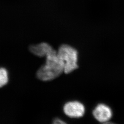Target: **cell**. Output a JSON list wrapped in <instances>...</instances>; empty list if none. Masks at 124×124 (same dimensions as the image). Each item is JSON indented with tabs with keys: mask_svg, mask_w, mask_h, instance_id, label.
Wrapping results in <instances>:
<instances>
[{
	"mask_svg": "<svg viewBox=\"0 0 124 124\" xmlns=\"http://www.w3.org/2000/svg\"><path fill=\"white\" fill-rule=\"evenodd\" d=\"M46 57V62L37 71L36 76L39 80L47 81L55 79L64 72V63L54 49Z\"/></svg>",
	"mask_w": 124,
	"mask_h": 124,
	"instance_id": "6da1fadb",
	"label": "cell"
},
{
	"mask_svg": "<svg viewBox=\"0 0 124 124\" xmlns=\"http://www.w3.org/2000/svg\"><path fill=\"white\" fill-rule=\"evenodd\" d=\"M58 56L64 63V72L69 74L78 68V52L69 45H62L58 48Z\"/></svg>",
	"mask_w": 124,
	"mask_h": 124,
	"instance_id": "7a4b0ae2",
	"label": "cell"
},
{
	"mask_svg": "<svg viewBox=\"0 0 124 124\" xmlns=\"http://www.w3.org/2000/svg\"><path fill=\"white\" fill-rule=\"evenodd\" d=\"M64 114L69 117L78 118L82 117L85 113L84 105L78 101H71L66 103L63 106Z\"/></svg>",
	"mask_w": 124,
	"mask_h": 124,
	"instance_id": "3957f363",
	"label": "cell"
},
{
	"mask_svg": "<svg viewBox=\"0 0 124 124\" xmlns=\"http://www.w3.org/2000/svg\"><path fill=\"white\" fill-rule=\"evenodd\" d=\"M94 118L100 122L106 123L112 117V111L109 107L100 103L95 107L93 112Z\"/></svg>",
	"mask_w": 124,
	"mask_h": 124,
	"instance_id": "277c9868",
	"label": "cell"
},
{
	"mask_svg": "<svg viewBox=\"0 0 124 124\" xmlns=\"http://www.w3.org/2000/svg\"><path fill=\"white\" fill-rule=\"evenodd\" d=\"M53 48L48 43L43 42L39 44L31 45L29 50L31 53L39 57H46Z\"/></svg>",
	"mask_w": 124,
	"mask_h": 124,
	"instance_id": "5b68a950",
	"label": "cell"
},
{
	"mask_svg": "<svg viewBox=\"0 0 124 124\" xmlns=\"http://www.w3.org/2000/svg\"><path fill=\"white\" fill-rule=\"evenodd\" d=\"M8 80V75L7 70L4 68H0V87H2L7 84Z\"/></svg>",
	"mask_w": 124,
	"mask_h": 124,
	"instance_id": "8992f818",
	"label": "cell"
},
{
	"mask_svg": "<svg viewBox=\"0 0 124 124\" xmlns=\"http://www.w3.org/2000/svg\"><path fill=\"white\" fill-rule=\"evenodd\" d=\"M53 124H66V123L63 121L62 120L59 119L57 118L56 119L54 120L53 122Z\"/></svg>",
	"mask_w": 124,
	"mask_h": 124,
	"instance_id": "52a82bcc",
	"label": "cell"
}]
</instances>
